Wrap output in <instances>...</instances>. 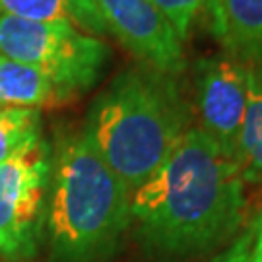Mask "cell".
I'll return each instance as SVG.
<instances>
[{
    "label": "cell",
    "instance_id": "4fadbf2b",
    "mask_svg": "<svg viewBox=\"0 0 262 262\" xmlns=\"http://www.w3.org/2000/svg\"><path fill=\"white\" fill-rule=\"evenodd\" d=\"M151 2L169 19V24L177 31L183 43L190 35L200 8L206 4V0H151Z\"/></svg>",
    "mask_w": 262,
    "mask_h": 262
},
{
    "label": "cell",
    "instance_id": "277c9868",
    "mask_svg": "<svg viewBox=\"0 0 262 262\" xmlns=\"http://www.w3.org/2000/svg\"><path fill=\"white\" fill-rule=\"evenodd\" d=\"M0 55L35 68L68 101L101 80L111 47L64 21L0 16Z\"/></svg>",
    "mask_w": 262,
    "mask_h": 262
},
{
    "label": "cell",
    "instance_id": "7c38bea8",
    "mask_svg": "<svg viewBox=\"0 0 262 262\" xmlns=\"http://www.w3.org/2000/svg\"><path fill=\"white\" fill-rule=\"evenodd\" d=\"M41 111L24 107H0V163L41 138Z\"/></svg>",
    "mask_w": 262,
    "mask_h": 262
},
{
    "label": "cell",
    "instance_id": "30bf717a",
    "mask_svg": "<svg viewBox=\"0 0 262 262\" xmlns=\"http://www.w3.org/2000/svg\"><path fill=\"white\" fill-rule=\"evenodd\" d=\"M64 101L53 82L35 68L0 55V107L41 109Z\"/></svg>",
    "mask_w": 262,
    "mask_h": 262
},
{
    "label": "cell",
    "instance_id": "7a4b0ae2",
    "mask_svg": "<svg viewBox=\"0 0 262 262\" xmlns=\"http://www.w3.org/2000/svg\"><path fill=\"white\" fill-rule=\"evenodd\" d=\"M192 128V109L179 76L148 64L128 66L95 95L84 134L115 175L134 192Z\"/></svg>",
    "mask_w": 262,
    "mask_h": 262
},
{
    "label": "cell",
    "instance_id": "52a82bcc",
    "mask_svg": "<svg viewBox=\"0 0 262 262\" xmlns=\"http://www.w3.org/2000/svg\"><path fill=\"white\" fill-rule=\"evenodd\" d=\"M107 33L121 43L138 62L161 72H185V43L151 0H95Z\"/></svg>",
    "mask_w": 262,
    "mask_h": 262
},
{
    "label": "cell",
    "instance_id": "ba28073f",
    "mask_svg": "<svg viewBox=\"0 0 262 262\" xmlns=\"http://www.w3.org/2000/svg\"><path fill=\"white\" fill-rule=\"evenodd\" d=\"M212 33L225 55L262 62V0H208Z\"/></svg>",
    "mask_w": 262,
    "mask_h": 262
},
{
    "label": "cell",
    "instance_id": "9a60e30c",
    "mask_svg": "<svg viewBox=\"0 0 262 262\" xmlns=\"http://www.w3.org/2000/svg\"><path fill=\"white\" fill-rule=\"evenodd\" d=\"M245 233L249 237V256H251V262H262V212L256 215L253 225Z\"/></svg>",
    "mask_w": 262,
    "mask_h": 262
},
{
    "label": "cell",
    "instance_id": "5b68a950",
    "mask_svg": "<svg viewBox=\"0 0 262 262\" xmlns=\"http://www.w3.org/2000/svg\"><path fill=\"white\" fill-rule=\"evenodd\" d=\"M53 150L43 136L0 163V256H33L45 229Z\"/></svg>",
    "mask_w": 262,
    "mask_h": 262
},
{
    "label": "cell",
    "instance_id": "8992f818",
    "mask_svg": "<svg viewBox=\"0 0 262 262\" xmlns=\"http://www.w3.org/2000/svg\"><path fill=\"white\" fill-rule=\"evenodd\" d=\"M247 103L249 64L225 53L198 58L194 64V107L200 124L196 128L233 159Z\"/></svg>",
    "mask_w": 262,
    "mask_h": 262
},
{
    "label": "cell",
    "instance_id": "2e32d148",
    "mask_svg": "<svg viewBox=\"0 0 262 262\" xmlns=\"http://www.w3.org/2000/svg\"><path fill=\"white\" fill-rule=\"evenodd\" d=\"M206 4H208V0H206Z\"/></svg>",
    "mask_w": 262,
    "mask_h": 262
},
{
    "label": "cell",
    "instance_id": "3957f363",
    "mask_svg": "<svg viewBox=\"0 0 262 262\" xmlns=\"http://www.w3.org/2000/svg\"><path fill=\"white\" fill-rule=\"evenodd\" d=\"M130 190L82 130L66 132L53 151L45 229L62 262L109 254L130 225Z\"/></svg>",
    "mask_w": 262,
    "mask_h": 262
},
{
    "label": "cell",
    "instance_id": "6da1fadb",
    "mask_svg": "<svg viewBox=\"0 0 262 262\" xmlns=\"http://www.w3.org/2000/svg\"><path fill=\"white\" fill-rule=\"evenodd\" d=\"M245 181L233 158L192 126L165 163L130 194L142 243L169 258L222 243L241 224Z\"/></svg>",
    "mask_w": 262,
    "mask_h": 262
},
{
    "label": "cell",
    "instance_id": "9c48e42d",
    "mask_svg": "<svg viewBox=\"0 0 262 262\" xmlns=\"http://www.w3.org/2000/svg\"><path fill=\"white\" fill-rule=\"evenodd\" d=\"M0 16L31 21H64L90 35H107L95 0H0Z\"/></svg>",
    "mask_w": 262,
    "mask_h": 262
},
{
    "label": "cell",
    "instance_id": "5bb4252c",
    "mask_svg": "<svg viewBox=\"0 0 262 262\" xmlns=\"http://www.w3.org/2000/svg\"><path fill=\"white\" fill-rule=\"evenodd\" d=\"M214 262H251L249 256V237L247 233H243L241 237H237L231 247L222 253Z\"/></svg>",
    "mask_w": 262,
    "mask_h": 262
},
{
    "label": "cell",
    "instance_id": "8fae6325",
    "mask_svg": "<svg viewBox=\"0 0 262 262\" xmlns=\"http://www.w3.org/2000/svg\"><path fill=\"white\" fill-rule=\"evenodd\" d=\"M235 163L245 183H262V62L249 64V103Z\"/></svg>",
    "mask_w": 262,
    "mask_h": 262
}]
</instances>
